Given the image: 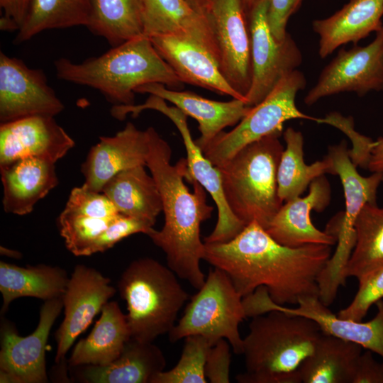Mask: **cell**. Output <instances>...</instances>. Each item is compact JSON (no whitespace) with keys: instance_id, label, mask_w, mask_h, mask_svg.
Returning a JSON list of instances; mask_svg holds the SVG:
<instances>
[{"instance_id":"obj_20","label":"cell","mask_w":383,"mask_h":383,"mask_svg":"<svg viewBox=\"0 0 383 383\" xmlns=\"http://www.w3.org/2000/svg\"><path fill=\"white\" fill-rule=\"evenodd\" d=\"M309 187L306 196H298L283 204L265 229L274 240L284 246H331L337 243L335 235L318 230L311 218L313 210L323 211L330 203L331 191L328 181L322 175L313 180Z\"/></svg>"},{"instance_id":"obj_18","label":"cell","mask_w":383,"mask_h":383,"mask_svg":"<svg viewBox=\"0 0 383 383\" xmlns=\"http://www.w3.org/2000/svg\"><path fill=\"white\" fill-rule=\"evenodd\" d=\"M74 144L55 116H33L1 123L0 166L30 157L55 163Z\"/></svg>"},{"instance_id":"obj_8","label":"cell","mask_w":383,"mask_h":383,"mask_svg":"<svg viewBox=\"0 0 383 383\" xmlns=\"http://www.w3.org/2000/svg\"><path fill=\"white\" fill-rule=\"evenodd\" d=\"M246 317L243 297L231 278L224 271L214 267L168 333L169 339L174 343L189 335H200L213 346L225 338L235 353L243 354V339L239 324Z\"/></svg>"},{"instance_id":"obj_11","label":"cell","mask_w":383,"mask_h":383,"mask_svg":"<svg viewBox=\"0 0 383 383\" xmlns=\"http://www.w3.org/2000/svg\"><path fill=\"white\" fill-rule=\"evenodd\" d=\"M268 4L269 0H259L247 13L252 74L245 104L251 107L262 102L282 78L302 62L301 52L289 33L282 40L272 34L267 23Z\"/></svg>"},{"instance_id":"obj_15","label":"cell","mask_w":383,"mask_h":383,"mask_svg":"<svg viewBox=\"0 0 383 383\" xmlns=\"http://www.w3.org/2000/svg\"><path fill=\"white\" fill-rule=\"evenodd\" d=\"M383 90V25L366 46L340 49L323 68L304 101L311 106L322 98L345 91L364 96Z\"/></svg>"},{"instance_id":"obj_13","label":"cell","mask_w":383,"mask_h":383,"mask_svg":"<svg viewBox=\"0 0 383 383\" xmlns=\"http://www.w3.org/2000/svg\"><path fill=\"white\" fill-rule=\"evenodd\" d=\"M243 302L247 317L264 314L274 309L302 316L315 321L323 333L357 343L383 358L382 299L375 304L377 312L374 317L367 322L344 318L334 314L318 296L301 298L294 308L277 304L270 299L265 287H260L243 297Z\"/></svg>"},{"instance_id":"obj_9","label":"cell","mask_w":383,"mask_h":383,"mask_svg":"<svg viewBox=\"0 0 383 383\" xmlns=\"http://www.w3.org/2000/svg\"><path fill=\"white\" fill-rule=\"evenodd\" d=\"M306 85V78L298 70L285 76L234 128L214 138L202 150L204 156L218 167L247 145L274 132H282L287 121L307 119L317 123L318 118L304 113L296 105V94Z\"/></svg>"},{"instance_id":"obj_1","label":"cell","mask_w":383,"mask_h":383,"mask_svg":"<svg viewBox=\"0 0 383 383\" xmlns=\"http://www.w3.org/2000/svg\"><path fill=\"white\" fill-rule=\"evenodd\" d=\"M331 256L330 245L284 246L253 221L226 243H204V260L224 271L243 298L265 287L279 305L318 296V277Z\"/></svg>"},{"instance_id":"obj_41","label":"cell","mask_w":383,"mask_h":383,"mask_svg":"<svg viewBox=\"0 0 383 383\" xmlns=\"http://www.w3.org/2000/svg\"><path fill=\"white\" fill-rule=\"evenodd\" d=\"M229 342L220 339L211 347L205 365V376L211 383L230 382L231 354Z\"/></svg>"},{"instance_id":"obj_50","label":"cell","mask_w":383,"mask_h":383,"mask_svg":"<svg viewBox=\"0 0 383 383\" xmlns=\"http://www.w3.org/2000/svg\"><path fill=\"white\" fill-rule=\"evenodd\" d=\"M382 182H383V177H382Z\"/></svg>"},{"instance_id":"obj_31","label":"cell","mask_w":383,"mask_h":383,"mask_svg":"<svg viewBox=\"0 0 383 383\" xmlns=\"http://www.w3.org/2000/svg\"><path fill=\"white\" fill-rule=\"evenodd\" d=\"M87 28L115 47L144 35L141 0H91Z\"/></svg>"},{"instance_id":"obj_4","label":"cell","mask_w":383,"mask_h":383,"mask_svg":"<svg viewBox=\"0 0 383 383\" xmlns=\"http://www.w3.org/2000/svg\"><path fill=\"white\" fill-rule=\"evenodd\" d=\"M318 325L279 310L252 317L243 338L245 372L240 383H300L298 370L322 335Z\"/></svg>"},{"instance_id":"obj_33","label":"cell","mask_w":383,"mask_h":383,"mask_svg":"<svg viewBox=\"0 0 383 383\" xmlns=\"http://www.w3.org/2000/svg\"><path fill=\"white\" fill-rule=\"evenodd\" d=\"M91 8V0H31L13 42L27 41L45 30L87 27Z\"/></svg>"},{"instance_id":"obj_34","label":"cell","mask_w":383,"mask_h":383,"mask_svg":"<svg viewBox=\"0 0 383 383\" xmlns=\"http://www.w3.org/2000/svg\"><path fill=\"white\" fill-rule=\"evenodd\" d=\"M355 244L347 264L346 278L359 281L383 266V208L366 204L355 225Z\"/></svg>"},{"instance_id":"obj_24","label":"cell","mask_w":383,"mask_h":383,"mask_svg":"<svg viewBox=\"0 0 383 383\" xmlns=\"http://www.w3.org/2000/svg\"><path fill=\"white\" fill-rule=\"evenodd\" d=\"M55 165L30 157L0 166L4 211L18 216L32 212L35 205L59 182Z\"/></svg>"},{"instance_id":"obj_26","label":"cell","mask_w":383,"mask_h":383,"mask_svg":"<svg viewBox=\"0 0 383 383\" xmlns=\"http://www.w3.org/2000/svg\"><path fill=\"white\" fill-rule=\"evenodd\" d=\"M141 1L145 36L170 34L188 38L208 50L218 63L217 46L206 18L186 0Z\"/></svg>"},{"instance_id":"obj_5","label":"cell","mask_w":383,"mask_h":383,"mask_svg":"<svg viewBox=\"0 0 383 383\" xmlns=\"http://www.w3.org/2000/svg\"><path fill=\"white\" fill-rule=\"evenodd\" d=\"M282 133L247 145L217 167L226 203L245 226L255 221L266 229L283 204L277 186Z\"/></svg>"},{"instance_id":"obj_45","label":"cell","mask_w":383,"mask_h":383,"mask_svg":"<svg viewBox=\"0 0 383 383\" xmlns=\"http://www.w3.org/2000/svg\"><path fill=\"white\" fill-rule=\"evenodd\" d=\"M367 169L372 172H383V138L374 141Z\"/></svg>"},{"instance_id":"obj_42","label":"cell","mask_w":383,"mask_h":383,"mask_svg":"<svg viewBox=\"0 0 383 383\" xmlns=\"http://www.w3.org/2000/svg\"><path fill=\"white\" fill-rule=\"evenodd\" d=\"M296 0H269L267 23L273 36L278 40H283L287 34V25Z\"/></svg>"},{"instance_id":"obj_12","label":"cell","mask_w":383,"mask_h":383,"mask_svg":"<svg viewBox=\"0 0 383 383\" xmlns=\"http://www.w3.org/2000/svg\"><path fill=\"white\" fill-rule=\"evenodd\" d=\"M205 18L217 46L219 69L245 100L252 82L251 40L242 0H207Z\"/></svg>"},{"instance_id":"obj_25","label":"cell","mask_w":383,"mask_h":383,"mask_svg":"<svg viewBox=\"0 0 383 383\" xmlns=\"http://www.w3.org/2000/svg\"><path fill=\"white\" fill-rule=\"evenodd\" d=\"M383 0H350L331 16L313 21L319 36L318 55L325 58L338 47L355 45L383 25Z\"/></svg>"},{"instance_id":"obj_48","label":"cell","mask_w":383,"mask_h":383,"mask_svg":"<svg viewBox=\"0 0 383 383\" xmlns=\"http://www.w3.org/2000/svg\"><path fill=\"white\" fill-rule=\"evenodd\" d=\"M259 0H242L244 8L248 13L252 6Z\"/></svg>"},{"instance_id":"obj_19","label":"cell","mask_w":383,"mask_h":383,"mask_svg":"<svg viewBox=\"0 0 383 383\" xmlns=\"http://www.w3.org/2000/svg\"><path fill=\"white\" fill-rule=\"evenodd\" d=\"M149 130H139L131 122L113 136H101L89 150L81 165L84 185L102 192L105 184L118 172L146 166L149 152Z\"/></svg>"},{"instance_id":"obj_3","label":"cell","mask_w":383,"mask_h":383,"mask_svg":"<svg viewBox=\"0 0 383 383\" xmlns=\"http://www.w3.org/2000/svg\"><path fill=\"white\" fill-rule=\"evenodd\" d=\"M54 65L59 79L95 89L113 105L135 104L136 89L147 84L174 90L184 84L145 35L81 63L61 57Z\"/></svg>"},{"instance_id":"obj_32","label":"cell","mask_w":383,"mask_h":383,"mask_svg":"<svg viewBox=\"0 0 383 383\" xmlns=\"http://www.w3.org/2000/svg\"><path fill=\"white\" fill-rule=\"evenodd\" d=\"M286 148L281 155L277 170L278 195L283 202L298 196L313 180L326 173L333 174L329 160L306 165L304 160V138L300 131L292 127L283 132Z\"/></svg>"},{"instance_id":"obj_30","label":"cell","mask_w":383,"mask_h":383,"mask_svg":"<svg viewBox=\"0 0 383 383\" xmlns=\"http://www.w3.org/2000/svg\"><path fill=\"white\" fill-rule=\"evenodd\" d=\"M362 349L357 343L322 333L298 370L300 382L352 383Z\"/></svg>"},{"instance_id":"obj_14","label":"cell","mask_w":383,"mask_h":383,"mask_svg":"<svg viewBox=\"0 0 383 383\" xmlns=\"http://www.w3.org/2000/svg\"><path fill=\"white\" fill-rule=\"evenodd\" d=\"M63 308L62 297L44 301L38 324L30 335H18L9 321L1 324L0 382L45 383V348L51 328Z\"/></svg>"},{"instance_id":"obj_38","label":"cell","mask_w":383,"mask_h":383,"mask_svg":"<svg viewBox=\"0 0 383 383\" xmlns=\"http://www.w3.org/2000/svg\"><path fill=\"white\" fill-rule=\"evenodd\" d=\"M65 209L99 218H111L119 213L106 195L92 191L84 184L72 189Z\"/></svg>"},{"instance_id":"obj_21","label":"cell","mask_w":383,"mask_h":383,"mask_svg":"<svg viewBox=\"0 0 383 383\" xmlns=\"http://www.w3.org/2000/svg\"><path fill=\"white\" fill-rule=\"evenodd\" d=\"M150 39L184 84L245 101L225 79L211 53L201 45L188 38L170 34L155 35Z\"/></svg>"},{"instance_id":"obj_16","label":"cell","mask_w":383,"mask_h":383,"mask_svg":"<svg viewBox=\"0 0 383 383\" xmlns=\"http://www.w3.org/2000/svg\"><path fill=\"white\" fill-rule=\"evenodd\" d=\"M65 108L43 70L0 52V123L33 116H55Z\"/></svg>"},{"instance_id":"obj_37","label":"cell","mask_w":383,"mask_h":383,"mask_svg":"<svg viewBox=\"0 0 383 383\" xmlns=\"http://www.w3.org/2000/svg\"><path fill=\"white\" fill-rule=\"evenodd\" d=\"M383 299V266L359 281L353 301L338 313L344 318L362 321L370 307Z\"/></svg>"},{"instance_id":"obj_22","label":"cell","mask_w":383,"mask_h":383,"mask_svg":"<svg viewBox=\"0 0 383 383\" xmlns=\"http://www.w3.org/2000/svg\"><path fill=\"white\" fill-rule=\"evenodd\" d=\"M135 93L157 96L174 104L187 116L194 118L199 123L201 133L195 142L201 150L225 128L238 124L252 108L240 99L211 100L192 91L169 89L160 83L143 85Z\"/></svg>"},{"instance_id":"obj_36","label":"cell","mask_w":383,"mask_h":383,"mask_svg":"<svg viewBox=\"0 0 383 383\" xmlns=\"http://www.w3.org/2000/svg\"><path fill=\"white\" fill-rule=\"evenodd\" d=\"M212 345L200 335L185 338L184 345L177 364L169 371L156 374L151 383H206L205 365Z\"/></svg>"},{"instance_id":"obj_39","label":"cell","mask_w":383,"mask_h":383,"mask_svg":"<svg viewBox=\"0 0 383 383\" xmlns=\"http://www.w3.org/2000/svg\"><path fill=\"white\" fill-rule=\"evenodd\" d=\"M317 123L333 126L345 133L353 144V148L349 150L353 162L355 166L360 165L367 169L374 141L355 130L353 118L351 116L345 117L338 112H332L324 118H318Z\"/></svg>"},{"instance_id":"obj_46","label":"cell","mask_w":383,"mask_h":383,"mask_svg":"<svg viewBox=\"0 0 383 383\" xmlns=\"http://www.w3.org/2000/svg\"><path fill=\"white\" fill-rule=\"evenodd\" d=\"M196 11L205 17L207 0H186Z\"/></svg>"},{"instance_id":"obj_7","label":"cell","mask_w":383,"mask_h":383,"mask_svg":"<svg viewBox=\"0 0 383 383\" xmlns=\"http://www.w3.org/2000/svg\"><path fill=\"white\" fill-rule=\"evenodd\" d=\"M330 161L333 174L338 175L343 188L345 211L340 216L335 233L337 246L318 277L319 299L327 306L335 300L338 289L346 282L345 268L355 244V225L363 206L376 203L377 191L382 182L383 172H372L369 177L359 174L353 162L347 143L328 147L326 156Z\"/></svg>"},{"instance_id":"obj_35","label":"cell","mask_w":383,"mask_h":383,"mask_svg":"<svg viewBox=\"0 0 383 383\" xmlns=\"http://www.w3.org/2000/svg\"><path fill=\"white\" fill-rule=\"evenodd\" d=\"M115 216L94 218L64 209L59 215L57 223L67 249L75 256L92 255L97 238Z\"/></svg>"},{"instance_id":"obj_23","label":"cell","mask_w":383,"mask_h":383,"mask_svg":"<svg viewBox=\"0 0 383 383\" xmlns=\"http://www.w3.org/2000/svg\"><path fill=\"white\" fill-rule=\"evenodd\" d=\"M166 360L162 351L152 342L131 337L119 355L106 365H79L70 367L74 382L83 383H151L164 371Z\"/></svg>"},{"instance_id":"obj_10","label":"cell","mask_w":383,"mask_h":383,"mask_svg":"<svg viewBox=\"0 0 383 383\" xmlns=\"http://www.w3.org/2000/svg\"><path fill=\"white\" fill-rule=\"evenodd\" d=\"M159 111L169 118L175 125L183 140L187 152V172L185 179L196 180L204 187L214 201L218 210V219L211 233L204 238V243H226L239 234L245 228L230 210L225 199L220 172L207 159L192 139L187 124V116L176 106H167L165 100L152 94L145 103L139 105H116L112 108V114L123 121L127 114L137 117L144 110Z\"/></svg>"},{"instance_id":"obj_49","label":"cell","mask_w":383,"mask_h":383,"mask_svg":"<svg viewBox=\"0 0 383 383\" xmlns=\"http://www.w3.org/2000/svg\"><path fill=\"white\" fill-rule=\"evenodd\" d=\"M303 0H296V2L294 9V13L299 9Z\"/></svg>"},{"instance_id":"obj_27","label":"cell","mask_w":383,"mask_h":383,"mask_svg":"<svg viewBox=\"0 0 383 383\" xmlns=\"http://www.w3.org/2000/svg\"><path fill=\"white\" fill-rule=\"evenodd\" d=\"M131 337L126 315L116 301H108L89 335L74 346L67 364L70 367L109 365L119 357Z\"/></svg>"},{"instance_id":"obj_43","label":"cell","mask_w":383,"mask_h":383,"mask_svg":"<svg viewBox=\"0 0 383 383\" xmlns=\"http://www.w3.org/2000/svg\"><path fill=\"white\" fill-rule=\"evenodd\" d=\"M31 0H0L3 11L0 18V30L18 31L26 16Z\"/></svg>"},{"instance_id":"obj_6","label":"cell","mask_w":383,"mask_h":383,"mask_svg":"<svg viewBox=\"0 0 383 383\" xmlns=\"http://www.w3.org/2000/svg\"><path fill=\"white\" fill-rule=\"evenodd\" d=\"M176 276L170 267L150 257L132 261L123 272L118 290L126 302L131 337L153 342L174 327L189 296Z\"/></svg>"},{"instance_id":"obj_40","label":"cell","mask_w":383,"mask_h":383,"mask_svg":"<svg viewBox=\"0 0 383 383\" xmlns=\"http://www.w3.org/2000/svg\"><path fill=\"white\" fill-rule=\"evenodd\" d=\"M152 228L153 226L146 221L118 213L99 236L92 252H104L131 235L138 233L147 235Z\"/></svg>"},{"instance_id":"obj_47","label":"cell","mask_w":383,"mask_h":383,"mask_svg":"<svg viewBox=\"0 0 383 383\" xmlns=\"http://www.w3.org/2000/svg\"><path fill=\"white\" fill-rule=\"evenodd\" d=\"M1 255L13 258H19L21 256L19 252L7 249L4 247H1Z\"/></svg>"},{"instance_id":"obj_28","label":"cell","mask_w":383,"mask_h":383,"mask_svg":"<svg viewBox=\"0 0 383 383\" xmlns=\"http://www.w3.org/2000/svg\"><path fill=\"white\" fill-rule=\"evenodd\" d=\"M143 165L123 170L111 178L102 192L119 213L154 226L162 211V201L157 184Z\"/></svg>"},{"instance_id":"obj_2","label":"cell","mask_w":383,"mask_h":383,"mask_svg":"<svg viewBox=\"0 0 383 383\" xmlns=\"http://www.w3.org/2000/svg\"><path fill=\"white\" fill-rule=\"evenodd\" d=\"M148 130L146 167L161 194L165 223L160 231L152 228L147 235L165 253L167 267L199 289L205 282L200 268L204 255L200 226L211 218L213 208L207 204L206 190L198 182H189L193 192L185 184L187 159L181 158L172 165L169 143L153 127H148Z\"/></svg>"},{"instance_id":"obj_29","label":"cell","mask_w":383,"mask_h":383,"mask_svg":"<svg viewBox=\"0 0 383 383\" xmlns=\"http://www.w3.org/2000/svg\"><path fill=\"white\" fill-rule=\"evenodd\" d=\"M69 277L57 266L44 264L21 267L0 262V292L4 314L10 304L21 297H34L44 301L62 297Z\"/></svg>"},{"instance_id":"obj_44","label":"cell","mask_w":383,"mask_h":383,"mask_svg":"<svg viewBox=\"0 0 383 383\" xmlns=\"http://www.w3.org/2000/svg\"><path fill=\"white\" fill-rule=\"evenodd\" d=\"M367 350L360 355L352 383H383V362L376 360Z\"/></svg>"},{"instance_id":"obj_17","label":"cell","mask_w":383,"mask_h":383,"mask_svg":"<svg viewBox=\"0 0 383 383\" xmlns=\"http://www.w3.org/2000/svg\"><path fill=\"white\" fill-rule=\"evenodd\" d=\"M111 279L84 265L74 267L62 296L64 318L55 332V362L65 367L66 354L76 338L101 311L116 290Z\"/></svg>"}]
</instances>
